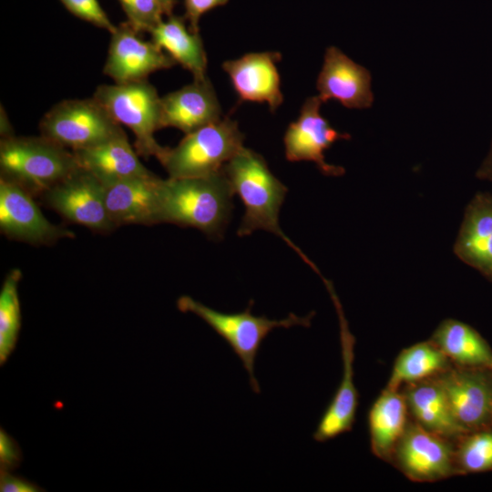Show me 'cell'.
<instances>
[{
    "mask_svg": "<svg viewBox=\"0 0 492 492\" xmlns=\"http://www.w3.org/2000/svg\"><path fill=\"white\" fill-rule=\"evenodd\" d=\"M233 193L241 200L245 212L237 234L257 230L270 231L283 240L314 272L318 268L290 240L279 224V212L288 191L270 170L261 155L242 147L223 167Z\"/></svg>",
    "mask_w": 492,
    "mask_h": 492,
    "instance_id": "6da1fadb",
    "label": "cell"
},
{
    "mask_svg": "<svg viewBox=\"0 0 492 492\" xmlns=\"http://www.w3.org/2000/svg\"><path fill=\"white\" fill-rule=\"evenodd\" d=\"M231 184L222 170L203 177L168 178L160 190V221L221 237L232 210Z\"/></svg>",
    "mask_w": 492,
    "mask_h": 492,
    "instance_id": "7a4b0ae2",
    "label": "cell"
},
{
    "mask_svg": "<svg viewBox=\"0 0 492 492\" xmlns=\"http://www.w3.org/2000/svg\"><path fill=\"white\" fill-rule=\"evenodd\" d=\"M78 167L72 151L41 135L1 139V177L33 196L44 194Z\"/></svg>",
    "mask_w": 492,
    "mask_h": 492,
    "instance_id": "3957f363",
    "label": "cell"
},
{
    "mask_svg": "<svg viewBox=\"0 0 492 492\" xmlns=\"http://www.w3.org/2000/svg\"><path fill=\"white\" fill-rule=\"evenodd\" d=\"M253 301L241 313H225L211 309L203 303L183 295L177 301L182 313H192L208 323L231 346L241 360L250 376V384L255 394L261 392L260 384L254 375V364L262 341L276 328H290L296 325L309 327L314 312L300 317L291 313L282 320H271L264 315L251 313Z\"/></svg>",
    "mask_w": 492,
    "mask_h": 492,
    "instance_id": "277c9868",
    "label": "cell"
},
{
    "mask_svg": "<svg viewBox=\"0 0 492 492\" xmlns=\"http://www.w3.org/2000/svg\"><path fill=\"white\" fill-rule=\"evenodd\" d=\"M243 140L238 123L224 118L186 134L174 148L164 147L157 159L169 178L208 176L222 170Z\"/></svg>",
    "mask_w": 492,
    "mask_h": 492,
    "instance_id": "5b68a950",
    "label": "cell"
},
{
    "mask_svg": "<svg viewBox=\"0 0 492 492\" xmlns=\"http://www.w3.org/2000/svg\"><path fill=\"white\" fill-rule=\"evenodd\" d=\"M97 99L120 125L135 135L138 156L158 157L163 148L154 138L161 126V97L148 79L113 85H100Z\"/></svg>",
    "mask_w": 492,
    "mask_h": 492,
    "instance_id": "8992f818",
    "label": "cell"
},
{
    "mask_svg": "<svg viewBox=\"0 0 492 492\" xmlns=\"http://www.w3.org/2000/svg\"><path fill=\"white\" fill-rule=\"evenodd\" d=\"M41 136L71 151L97 146L126 134L93 97L66 99L53 106L39 123Z\"/></svg>",
    "mask_w": 492,
    "mask_h": 492,
    "instance_id": "52a82bcc",
    "label": "cell"
},
{
    "mask_svg": "<svg viewBox=\"0 0 492 492\" xmlns=\"http://www.w3.org/2000/svg\"><path fill=\"white\" fill-rule=\"evenodd\" d=\"M390 463L414 482H435L457 475L455 442L426 430L411 418Z\"/></svg>",
    "mask_w": 492,
    "mask_h": 492,
    "instance_id": "ba28073f",
    "label": "cell"
},
{
    "mask_svg": "<svg viewBox=\"0 0 492 492\" xmlns=\"http://www.w3.org/2000/svg\"><path fill=\"white\" fill-rule=\"evenodd\" d=\"M51 209L66 220L97 232H109L111 221L104 185L80 166L41 195Z\"/></svg>",
    "mask_w": 492,
    "mask_h": 492,
    "instance_id": "9c48e42d",
    "label": "cell"
},
{
    "mask_svg": "<svg viewBox=\"0 0 492 492\" xmlns=\"http://www.w3.org/2000/svg\"><path fill=\"white\" fill-rule=\"evenodd\" d=\"M436 377L466 433L492 428V368L451 365Z\"/></svg>",
    "mask_w": 492,
    "mask_h": 492,
    "instance_id": "30bf717a",
    "label": "cell"
},
{
    "mask_svg": "<svg viewBox=\"0 0 492 492\" xmlns=\"http://www.w3.org/2000/svg\"><path fill=\"white\" fill-rule=\"evenodd\" d=\"M323 282L335 307L339 326L343 374L334 395L322 415L313 437L317 442H325L352 430L358 407V391L354 383V360L355 338L333 283L327 279Z\"/></svg>",
    "mask_w": 492,
    "mask_h": 492,
    "instance_id": "8fae6325",
    "label": "cell"
},
{
    "mask_svg": "<svg viewBox=\"0 0 492 492\" xmlns=\"http://www.w3.org/2000/svg\"><path fill=\"white\" fill-rule=\"evenodd\" d=\"M33 197L20 185L0 178V230L4 235L33 245H49L75 236L50 222Z\"/></svg>",
    "mask_w": 492,
    "mask_h": 492,
    "instance_id": "7c38bea8",
    "label": "cell"
},
{
    "mask_svg": "<svg viewBox=\"0 0 492 492\" xmlns=\"http://www.w3.org/2000/svg\"><path fill=\"white\" fill-rule=\"evenodd\" d=\"M322 104L318 96L304 101L298 118L288 126L284 134L285 156L289 161H313L326 176H341L344 169L326 162L323 152L335 141L350 138V135L330 125L320 112Z\"/></svg>",
    "mask_w": 492,
    "mask_h": 492,
    "instance_id": "4fadbf2b",
    "label": "cell"
},
{
    "mask_svg": "<svg viewBox=\"0 0 492 492\" xmlns=\"http://www.w3.org/2000/svg\"><path fill=\"white\" fill-rule=\"evenodd\" d=\"M176 62L152 40L141 38L128 22L117 26L111 34L103 72L116 84L147 79L158 70L168 69Z\"/></svg>",
    "mask_w": 492,
    "mask_h": 492,
    "instance_id": "5bb4252c",
    "label": "cell"
},
{
    "mask_svg": "<svg viewBox=\"0 0 492 492\" xmlns=\"http://www.w3.org/2000/svg\"><path fill=\"white\" fill-rule=\"evenodd\" d=\"M163 179L153 172L105 184V200L115 227L153 225L160 221Z\"/></svg>",
    "mask_w": 492,
    "mask_h": 492,
    "instance_id": "9a60e30c",
    "label": "cell"
},
{
    "mask_svg": "<svg viewBox=\"0 0 492 492\" xmlns=\"http://www.w3.org/2000/svg\"><path fill=\"white\" fill-rule=\"evenodd\" d=\"M371 74L335 46L326 49L317 78L323 103L337 100L348 108H367L374 101Z\"/></svg>",
    "mask_w": 492,
    "mask_h": 492,
    "instance_id": "2e32d148",
    "label": "cell"
},
{
    "mask_svg": "<svg viewBox=\"0 0 492 492\" xmlns=\"http://www.w3.org/2000/svg\"><path fill=\"white\" fill-rule=\"evenodd\" d=\"M281 58L278 52L249 53L225 61L222 68L229 75L241 100L266 102L273 112L283 101L277 69Z\"/></svg>",
    "mask_w": 492,
    "mask_h": 492,
    "instance_id": "e0dca14e",
    "label": "cell"
},
{
    "mask_svg": "<svg viewBox=\"0 0 492 492\" xmlns=\"http://www.w3.org/2000/svg\"><path fill=\"white\" fill-rule=\"evenodd\" d=\"M220 118V105L207 77L161 97L162 128L189 134Z\"/></svg>",
    "mask_w": 492,
    "mask_h": 492,
    "instance_id": "ac0fdd59",
    "label": "cell"
},
{
    "mask_svg": "<svg viewBox=\"0 0 492 492\" xmlns=\"http://www.w3.org/2000/svg\"><path fill=\"white\" fill-rule=\"evenodd\" d=\"M454 252L492 282V193H477L467 205Z\"/></svg>",
    "mask_w": 492,
    "mask_h": 492,
    "instance_id": "d6986e66",
    "label": "cell"
},
{
    "mask_svg": "<svg viewBox=\"0 0 492 492\" xmlns=\"http://www.w3.org/2000/svg\"><path fill=\"white\" fill-rule=\"evenodd\" d=\"M410 418L422 427L456 442L466 434L456 420L436 376L401 387Z\"/></svg>",
    "mask_w": 492,
    "mask_h": 492,
    "instance_id": "ffe728a7",
    "label": "cell"
},
{
    "mask_svg": "<svg viewBox=\"0 0 492 492\" xmlns=\"http://www.w3.org/2000/svg\"><path fill=\"white\" fill-rule=\"evenodd\" d=\"M72 152L77 164L103 185L151 173L139 160L126 134Z\"/></svg>",
    "mask_w": 492,
    "mask_h": 492,
    "instance_id": "44dd1931",
    "label": "cell"
},
{
    "mask_svg": "<svg viewBox=\"0 0 492 492\" xmlns=\"http://www.w3.org/2000/svg\"><path fill=\"white\" fill-rule=\"evenodd\" d=\"M409 420L406 401L401 388L385 386L368 412L372 453L379 459L390 463L394 450Z\"/></svg>",
    "mask_w": 492,
    "mask_h": 492,
    "instance_id": "7402d4cb",
    "label": "cell"
},
{
    "mask_svg": "<svg viewBox=\"0 0 492 492\" xmlns=\"http://www.w3.org/2000/svg\"><path fill=\"white\" fill-rule=\"evenodd\" d=\"M430 340L452 365L492 368V348L472 326L455 319L443 320Z\"/></svg>",
    "mask_w": 492,
    "mask_h": 492,
    "instance_id": "603a6c76",
    "label": "cell"
},
{
    "mask_svg": "<svg viewBox=\"0 0 492 492\" xmlns=\"http://www.w3.org/2000/svg\"><path fill=\"white\" fill-rule=\"evenodd\" d=\"M151 40L176 63L191 72L194 79L206 77L207 56L199 33L187 27L182 17L169 15L150 33Z\"/></svg>",
    "mask_w": 492,
    "mask_h": 492,
    "instance_id": "cb8c5ba5",
    "label": "cell"
},
{
    "mask_svg": "<svg viewBox=\"0 0 492 492\" xmlns=\"http://www.w3.org/2000/svg\"><path fill=\"white\" fill-rule=\"evenodd\" d=\"M452 364L429 339L403 349L396 356L385 386L399 389L404 384L435 377Z\"/></svg>",
    "mask_w": 492,
    "mask_h": 492,
    "instance_id": "d4e9b609",
    "label": "cell"
},
{
    "mask_svg": "<svg viewBox=\"0 0 492 492\" xmlns=\"http://www.w3.org/2000/svg\"><path fill=\"white\" fill-rule=\"evenodd\" d=\"M22 277L19 269L5 276L0 292V364L3 365L15 348L21 327L18 284Z\"/></svg>",
    "mask_w": 492,
    "mask_h": 492,
    "instance_id": "484cf974",
    "label": "cell"
},
{
    "mask_svg": "<svg viewBox=\"0 0 492 492\" xmlns=\"http://www.w3.org/2000/svg\"><path fill=\"white\" fill-rule=\"evenodd\" d=\"M457 475L492 471V428L468 432L455 442Z\"/></svg>",
    "mask_w": 492,
    "mask_h": 492,
    "instance_id": "4316f807",
    "label": "cell"
},
{
    "mask_svg": "<svg viewBox=\"0 0 492 492\" xmlns=\"http://www.w3.org/2000/svg\"><path fill=\"white\" fill-rule=\"evenodd\" d=\"M128 23L139 34L150 33L166 15L160 0H118Z\"/></svg>",
    "mask_w": 492,
    "mask_h": 492,
    "instance_id": "83f0119b",
    "label": "cell"
},
{
    "mask_svg": "<svg viewBox=\"0 0 492 492\" xmlns=\"http://www.w3.org/2000/svg\"><path fill=\"white\" fill-rule=\"evenodd\" d=\"M63 5L75 16L108 30L112 34L115 26L101 7L98 0H60Z\"/></svg>",
    "mask_w": 492,
    "mask_h": 492,
    "instance_id": "f1b7e54d",
    "label": "cell"
},
{
    "mask_svg": "<svg viewBox=\"0 0 492 492\" xmlns=\"http://www.w3.org/2000/svg\"><path fill=\"white\" fill-rule=\"evenodd\" d=\"M22 459L17 443L5 430L0 431V469L12 470L19 466Z\"/></svg>",
    "mask_w": 492,
    "mask_h": 492,
    "instance_id": "f546056e",
    "label": "cell"
},
{
    "mask_svg": "<svg viewBox=\"0 0 492 492\" xmlns=\"http://www.w3.org/2000/svg\"><path fill=\"white\" fill-rule=\"evenodd\" d=\"M227 2L228 0H185V17L190 23V29L199 33V21L201 15Z\"/></svg>",
    "mask_w": 492,
    "mask_h": 492,
    "instance_id": "4dcf8cb0",
    "label": "cell"
},
{
    "mask_svg": "<svg viewBox=\"0 0 492 492\" xmlns=\"http://www.w3.org/2000/svg\"><path fill=\"white\" fill-rule=\"evenodd\" d=\"M0 491L39 492L44 489L24 477L10 474L8 470L0 469Z\"/></svg>",
    "mask_w": 492,
    "mask_h": 492,
    "instance_id": "1f68e13d",
    "label": "cell"
},
{
    "mask_svg": "<svg viewBox=\"0 0 492 492\" xmlns=\"http://www.w3.org/2000/svg\"><path fill=\"white\" fill-rule=\"evenodd\" d=\"M477 176L480 179L492 181V148L487 158L477 171Z\"/></svg>",
    "mask_w": 492,
    "mask_h": 492,
    "instance_id": "d6a6232c",
    "label": "cell"
},
{
    "mask_svg": "<svg viewBox=\"0 0 492 492\" xmlns=\"http://www.w3.org/2000/svg\"><path fill=\"white\" fill-rule=\"evenodd\" d=\"M1 138H9V137H12V136H15L14 135V132H13V128H12V126L9 122V119L5 112V110H3V107H1Z\"/></svg>",
    "mask_w": 492,
    "mask_h": 492,
    "instance_id": "836d02e7",
    "label": "cell"
},
{
    "mask_svg": "<svg viewBox=\"0 0 492 492\" xmlns=\"http://www.w3.org/2000/svg\"><path fill=\"white\" fill-rule=\"evenodd\" d=\"M160 1L163 5L166 15L167 16L171 15L176 0H160Z\"/></svg>",
    "mask_w": 492,
    "mask_h": 492,
    "instance_id": "e575fe53",
    "label": "cell"
}]
</instances>
